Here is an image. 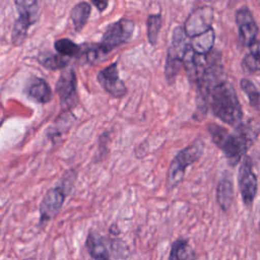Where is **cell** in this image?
Instances as JSON below:
<instances>
[{
    "label": "cell",
    "mask_w": 260,
    "mask_h": 260,
    "mask_svg": "<svg viewBox=\"0 0 260 260\" xmlns=\"http://www.w3.org/2000/svg\"><path fill=\"white\" fill-rule=\"evenodd\" d=\"M197 71L191 84L196 88V111L193 119L201 121L208 109L214 117L230 126L242 123L244 113L233 83L221 63V53L213 49Z\"/></svg>",
    "instance_id": "obj_1"
},
{
    "label": "cell",
    "mask_w": 260,
    "mask_h": 260,
    "mask_svg": "<svg viewBox=\"0 0 260 260\" xmlns=\"http://www.w3.org/2000/svg\"><path fill=\"white\" fill-rule=\"evenodd\" d=\"M206 130L212 142L223 152L229 165L236 167L247 154L260 134V121L250 119L235 127L234 132L216 124L208 123Z\"/></svg>",
    "instance_id": "obj_2"
},
{
    "label": "cell",
    "mask_w": 260,
    "mask_h": 260,
    "mask_svg": "<svg viewBox=\"0 0 260 260\" xmlns=\"http://www.w3.org/2000/svg\"><path fill=\"white\" fill-rule=\"evenodd\" d=\"M203 151L204 142L202 138L198 136L173 157L166 177L168 190H173L184 180L187 168L196 162L203 154Z\"/></svg>",
    "instance_id": "obj_3"
},
{
    "label": "cell",
    "mask_w": 260,
    "mask_h": 260,
    "mask_svg": "<svg viewBox=\"0 0 260 260\" xmlns=\"http://www.w3.org/2000/svg\"><path fill=\"white\" fill-rule=\"evenodd\" d=\"M76 179V173L69 170L64 173L59 185L49 189L40 203V223L45 224L53 219L62 208Z\"/></svg>",
    "instance_id": "obj_4"
},
{
    "label": "cell",
    "mask_w": 260,
    "mask_h": 260,
    "mask_svg": "<svg viewBox=\"0 0 260 260\" xmlns=\"http://www.w3.org/2000/svg\"><path fill=\"white\" fill-rule=\"evenodd\" d=\"M14 4L18 12V17L12 26L11 41L14 46H20L27 37L28 28L38 21L40 7L39 2L35 0L15 1Z\"/></svg>",
    "instance_id": "obj_5"
},
{
    "label": "cell",
    "mask_w": 260,
    "mask_h": 260,
    "mask_svg": "<svg viewBox=\"0 0 260 260\" xmlns=\"http://www.w3.org/2000/svg\"><path fill=\"white\" fill-rule=\"evenodd\" d=\"M135 29V22L127 17H121L110 23L99 43L102 51L108 56L114 49L130 42Z\"/></svg>",
    "instance_id": "obj_6"
},
{
    "label": "cell",
    "mask_w": 260,
    "mask_h": 260,
    "mask_svg": "<svg viewBox=\"0 0 260 260\" xmlns=\"http://www.w3.org/2000/svg\"><path fill=\"white\" fill-rule=\"evenodd\" d=\"M56 92L63 112L70 113L78 105L77 77L73 68H66L60 73L56 82Z\"/></svg>",
    "instance_id": "obj_7"
},
{
    "label": "cell",
    "mask_w": 260,
    "mask_h": 260,
    "mask_svg": "<svg viewBox=\"0 0 260 260\" xmlns=\"http://www.w3.org/2000/svg\"><path fill=\"white\" fill-rule=\"evenodd\" d=\"M214 19V9L209 5L194 8L182 25L188 39H194L209 31Z\"/></svg>",
    "instance_id": "obj_8"
},
{
    "label": "cell",
    "mask_w": 260,
    "mask_h": 260,
    "mask_svg": "<svg viewBox=\"0 0 260 260\" xmlns=\"http://www.w3.org/2000/svg\"><path fill=\"white\" fill-rule=\"evenodd\" d=\"M238 186L245 207L250 208L257 195L258 180L253 171L252 157L248 154L244 156L240 165L238 172Z\"/></svg>",
    "instance_id": "obj_9"
},
{
    "label": "cell",
    "mask_w": 260,
    "mask_h": 260,
    "mask_svg": "<svg viewBox=\"0 0 260 260\" xmlns=\"http://www.w3.org/2000/svg\"><path fill=\"white\" fill-rule=\"evenodd\" d=\"M236 25L239 42L243 47H250L257 39L259 31L254 15L247 5H243L236 11Z\"/></svg>",
    "instance_id": "obj_10"
},
{
    "label": "cell",
    "mask_w": 260,
    "mask_h": 260,
    "mask_svg": "<svg viewBox=\"0 0 260 260\" xmlns=\"http://www.w3.org/2000/svg\"><path fill=\"white\" fill-rule=\"evenodd\" d=\"M96 79L110 96L114 99H122L126 95L127 86L119 75L117 61L101 69L96 75Z\"/></svg>",
    "instance_id": "obj_11"
},
{
    "label": "cell",
    "mask_w": 260,
    "mask_h": 260,
    "mask_svg": "<svg viewBox=\"0 0 260 260\" xmlns=\"http://www.w3.org/2000/svg\"><path fill=\"white\" fill-rule=\"evenodd\" d=\"M26 94L35 102L45 105L52 101L53 92L48 82L39 76H32L25 88Z\"/></svg>",
    "instance_id": "obj_12"
},
{
    "label": "cell",
    "mask_w": 260,
    "mask_h": 260,
    "mask_svg": "<svg viewBox=\"0 0 260 260\" xmlns=\"http://www.w3.org/2000/svg\"><path fill=\"white\" fill-rule=\"evenodd\" d=\"M85 246L89 256L94 260H110V252L106 238L96 232L90 231L86 237Z\"/></svg>",
    "instance_id": "obj_13"
},
{
    "label": "cell",
    "mask_w": 260,
    "mask_h": 260,
    "mask_svg": "<svg viewBox=\"0 0 260 260\" xmlns=\"http://www.w3.org/2000/svg\"><path fill=\"white\" fill-rule=\"evenodd\" d=\"M215 199L222 211L228 212L230 210L234 199V184L231 176L224 175L217 183Z\"/></svg>",
    "instance_id": "obj_14"
},
{
    "label": "cell",
    "mask_w": 260,
    "mask_h": 260,
    "mask_svg": "<svg viewBox=\"0 0 260 260\" xmlns=\"http://www.w3.org/2000/svg\"><path fill=\"white\" fill-rule=\"evenodd\" d=\"M196 252L185 238L177 239L171 247L169 260H196Z\"/></svg>",
    "instance_id": "obj_15"
},
{
    "label": "cell",
    "mask_w": 260,
    "mask_h": 260,
    "mask_svg": "<svg viewBox=\"0 0 260 260\" xmlns=\"http://www.w3.org/2000/svg\"><path fill=\"white\" fill-rule=\"evenodd\" d=\"M91 12V5L88 2H78L70 11V19L76 32L82 30L88 21Z\"/></svg>",
    "instance_id": "obj_16"
},
{
    "label": "cell",
    "mask_w": 260,
    "mask_h": 260,
    "mask_svg": "<svg viewBox=\"0 0 260 260\" xmlns=\"http://www.w3.org/2000/svg\"><path fill=\"white\" fill-rule=\"evenodd\" d=\"M54 49L56 50L58 55L68 59L77 58L81 60L83 53V45L75 44L68 38H62L55 41Z\"/></svg>",
    "instance_id": "obj_17"
},
{
    "label": "cell",
    "mask_w": 260,
    "mask_h": 260,
    "mask_svg": "<svg viewBox=\"0 0 260 260\" xmlns=\"http://www.w3.org/2000/svg\"><path fill=\"white\" fill-rule=\"evenodd\" d=\"M241 66L250 74L260 72V41L256 40L249 47V52L243 57Z\"/></svg>",
    "instance_id": "obj_18"
},
{
    "label": "cell",
    "mask_w": 260,
    "mask_h": 260,
    "mask_svg": "<svg viewBox=\"0 0 260 260\" xmlns=\"http://www.w3.org/2000/svg\"><path fill=\"white\" fill-rule=\"evenodd\" d=\"M189 42L196 53L201 55L208 54L214 49V42H215L214 29L211 28L209 31H207L202 36H199L194 39H190Z\"/></svg>",
    "instance_id": "obj_19"
},
{
    "label": "cell",
    "mask_w": 260,
    "mask_h": 260,
    "mask_svg": "<svg viewBox=\"0 0 260 260\" xmlns=\"http://www.w3.org/2000/svg\"><path fill=\"white\" fill-rule=\"evenodd\" d=\"M41 65L50 70H59L64 69L68 66L70 59L62 57L58 54H53L51 52L41 53L38 57Z\"/></svg>",
    "instance_id": "obj_20"
},
{
    "label": "cell",
    "mask_w": 260,
    "mask_h": 260,
    "mask_svg": "<svg viewBox=\"0 0 260 260\" xmlns=\"http://www.w3.org/2000/svg\"><path fill=\"white\" fill-rule=\"evenodd\" d=\"M162 26V16L160 13H150L146 18V36L151 46L157 44L158 35Z\"/></svg>",
    "instance_id": "obj_21"
},
{
    "label": "cell",
    "mask_w": 260,
    "mask_h": 260,
    "mask_svg": "<svg viewBox=\"0 0 260 260\" xmlns=\"http://www.w3.org/2000/svg\"><path fill=\"white\" fill-rule=\"evenodd\" d=\"M240 87L243 92L247 95L249 105L255 109H260V91L258 90L257 86L248 78H242L240 80Z\"/></svg>",
    "instance_id": "obj_22"
},
{
    "label": "cell",
    "mask_w": 260,
    "mask_h": 260,
    "mask_svg": "<svg viewBox=\"0 0 260 260\" xmlns=\"http://www.w3.org/2000/svg\"><path fill=\"white\" fill-rule=\"evenodd\" d=\"M91 4L95 6V8L99 10V12H103L107 9L109 2L108 1H92Z\"/></svg>",
    "instance_id": "obj_23"
},
{
    "label": "cell",
    "mask_w": 260,
    "mask_h": 260,
    "mask_svg": "<svg viewBox=\"0 0 260 260\" xmlns=\"http://www.w3.org/2000/svg\"><path fill=\"white\" fill-rule=\"evenodd\" d=\"M259 233H260V221H259Z\"/></svg>",
    "instance_id": "obj_24"
}]
</instances>
